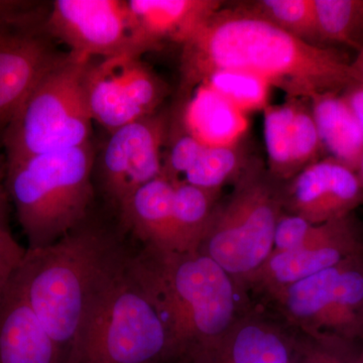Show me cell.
Segmentation results:
<instances>
[{
    "label": "cell",
    "instance_id": "obj_1",
    "mask_svg": "<svg viewBox=\"0 0 363 363\" xmlns=\"http://www.w3.org/2000/svg\"><path fill=\"white\" fill-rule=\"evenodd\" d=\"M222 70L259 76L288 97L310 98L362 82L335 50L298 40L238 2L223 4L182 45V96L187 99Z\"/></svg>",
    "mask_w": 363,
    "mask_h": 363
},
{
    "label": "cell",
    "instance_id": "obj_2",
    "mask_svg": "<svg viewBox=\"0 0 363 363\" xmlns=\"http://www.w3.org/2000/svg\"><path fill=\"white\" fill-rule=\"evenodd\" d=\"M130 255L116 235L88 219L49 247L26 248L14 278L71 363L93 308Z\"/></svg>",
    "mask_w": 363,
    "mask_h": 363
},
{
    "label": "cell",
    "instance_id": "obj_3",
    "mask_svg": "<svg viewBox=\"0 0 363 363\" xmlns=\"http://www.w3.org/2000/svg\"><path fill=\"white\" fill-rule=\"evenodd\" d=\"M128 266L164 325L168 339L164 363H208L233 323L230 274L201 252L147 245L130 252Z\"/></svg>",
    "mask_w": 363,
    "mask_h": 363
},
{
    "label": "cell",
    "instance_id": "obj_4",
    "mask_svg": "<svg viewBox=\"0 0 363 363\" xmlns=\"http://www.w3.org/2000/svg\"><path fill=\"white\" fill-rule=\"evenodd\" d=\"M92 143L7 166V192L28 250L49 247L88 219L94 186Z\"/></svg>",
    "mask_w": 363,
    "mask_h": 363
},
{
    "label": "cell",
    "instance_id": "obj_5",
    "mask_svg": "<svg viewBox=\"0 0 363 363\" xmlns=\"http://www.w3.org/2000/svg\"><path fill=\"white\" fill-rule=\"evenodd\" d=\"M91 60L61 55L33 86L6 125L7 166L91 143L93 121L83 88Z\"/></svg>",
    "mask_w": 363,
    "mask_h": 363
},
{
    "label": "cell",
    "instance_id": "obj_6",
    "mask_svg": "<svg viewBox=\"0 0 363 363\" xmlns=\"http://www.w3.org/2000/svg\"><path fill=\"white\" fill-rule=\"evenodd\" d=\"M281 181L252 157L223 204H217L198 252L228 274L250 276L274 250V233L283 215Z\"/></svg>",
    "mask_w": 363,
    "mask_h": 363
},
{
    "label": "cell",
    "instance_id": "obj_7",
    "mask_svg": "<svg viewBox=\"0 0 363 363\" xmlns=\"http://www.w3.org/2000/svg\"><path fill=\"white\" fill-rule=\"evenodd\" d=\"M128 260L93 308L76 363H164V325Z\"/></svg>",
    "mask_w": 363,
    "mask_h": 363
},
{
    "label": "cell",
    "instance_id": "obj_8",
    "mask_svg": "<svg viewBox=\"0 0 363 363\" xmlns=\"http://www.w3.org/2000/svg\"><path fill=\"white\" fill-rule=\"evenodd\" d=\"M278 293L291 319L318 340H362V255L285 286Z\"/></svg>",
    "mask_w": 363,
    "mask_h": 363
},
{
    "label": "cell",
    "instance_id": "obj_9",
    "mask_svg": "<svg viewBox=\"0 0 363 363\" xmlns=\"http://www.w3.org/2000/svg\"><path fill=\"white\" fill-rule=\"evenodd\" d=\"M45 26L70 52L86 58L145 54L136 40L128 0H56Z\"/></svg>",
    "mask_w": 363,
    "mask_h": 363
},
{
    "label": "cell",
    "instance_id": "obj_10",
    "mask_svg": "<svg viewBox=\"0 0 363 363\" xmlns=\"http://www.w3.org/2000/svg\"><path fill=\"white\" fill-rule=\"evenodd\" d=\"M168 133V118L157 112L109 133L100 155L99 182L117 213L138 189L161 175Z\"/></svg>",
    "mask_w": 363,
    "mask_h": 363
},
{
    "label": "cell",
    "instance_id": "obj_11",
    "mask_svg": "<svg viewBox=\"0 0 363 363\" xmlns=\"http://www.w3.org/2000/svg\"><path fill=\"white\" fill-rule=\"evenodd\" d=\"M284 208L312 224L350 216L363 203L357 173L326 157L294 177L283 190Z\"/></svg>",
    "mask_w": 363,
    "mask_h": 363
},
{
    "label": "cell",
    "instance_id": "obj_12",
    "mask_svg": "<svg viewBox=\"0 0 363 363\" xmlns=\"http://www.w3.org/2000/svg\"><path fill=\"white\" fill-rule=\"evenodd\" d=\"M267 169L281 182L323 159L326 152L313 117L309 98L288 97L264 111Z\"/></svg>",
    "mask_w": 363,
    "mask_h": 363
},
{
    "label": "cell",
    "instance_id": "obj_13",
    "mask_svg": "<svg viewBox=\"0 0 363 363\" xmlns=\"http://www.w3.org/2000/svg\"><path fill=\"white\" fill-rule=\"evenodd\" d=\"M0 23V123H9L33 86L61 55L30 28Z\"/></svg>",
    "mask_w": 363,
    "mask_h": 363
},
{
    "label": "cell",
    "instance_id": "obj_14",
    "mask_svg": "<svg viewBox=\"0 0 363 363\" xmlns=\"http://www.w3.org/2000/svg\"><path fill=\"white\" fill-rule=\"evenodd\" d=\"M0 363H71L35 316L14 276L0 295Z\"/></svg>",
    "mask_w": 363,
    "mask_h": 363
},
{
    "label": "cell",
    "instance_id": "obj_15",
    "mask_svg": "<svg viewBox=\"0 0 363 363\" xmlns=\"http://www.w3.org/2000/svg\"><path fill=\"white\" fill-rule=\"evenodd\" d=\"M223 4L217 0H128L143 52L159 49L167 42L183 45Z\"/></svg>",
    "mask_w": 363,
    "mask_h": 363
},
{
    "label": "cell",
    "instance_id": "obj_16",
    "mask_svg": "<svg viewBox=\"0 0 363 363\" xmlns=\"http://www.w3.org/2000/svg\"><path fill=\"white\" fill-rule=\"evenodd\" d=\"M174 186L160 175L138 189L118 211L121 225L143 245L184 252L174 220Z\"/></svg>",
    "mask_w": 363,
    "mask_h": 363
},
{
    "label": "cell",
    "instance_id": "obj_17",
    "mask_svg": "<svg viewBox=\"0 0 363 363\" xmlns=\"http://www.w3.org/2000/svg\"><path fill=\"white\" fill-rule=\"evenodd\" d=\"M184 130L206 147L240 143L247 133V114L236 108L206 84L196 88L186 99Z\"/></svg>",
    "mask_w": 363,
    "mask_h": 363
},
{
    "label": "cell",
    "instance_id": "obj_18",
    "mask_svg": "<svg viewBox=\"0 0 363 363\" xmlns=\"http://www.w3.org/2000/svg\"><path fill=\"white\" fill-rule=\"evenodd\" d=\"M309 101L325 150L357 173L363 159V130L341 91L317 93Z\"/></svg>",
    "mask_w": 363,
    "mask_h": 363
},
{
    "label": "cell",
    "instance_id": "obj_19",
    "mask_svg": "<svg viewBox=\"0 0 363 363\" xmlns=\"http://www.w3.org/2000/svg\"><path fill=\"white\" fill-rule=\"evenodd\" d=\"M358 255H362L358 238L322 247L272 252L252 277L281 290Z\"/></svg>",
    "mask_w": 363,
    "mask_h": 363
},
{
    "label": "cell",
    "instance_id": "obj_20",
    "mask_svg": "<svg viewBox=\"0 0 363 363\" xmlns=\"http://www.w3.org/2000/svg\"><path fill=\"white\" fill-rule=\"evenodd\" d=\"M83 88L91 118L109 133L145 117L133 104L104 60L97 64L91 60L83 78Z\"/></svg>",
    "mask_w": 363,
    "mask_h": 363
},
{
    "label": "cell",
    "instance_id": "obj_21",
    "mask_svg": "<svg viewBox=\"0 0 363 363\" xmlns=\"http://www.w3.org/2000/svg\"><path fill=\"white\" fill-rule=\"evenodd\" d=\"M208 363H293L292 353L276 332L248 324L228 333Z\"/></svg>",
    "mask_w": 363,
    "mask_h": 363
},
{
    "label": "cell",
    "instance_id": "obj_22",
    "mask_svg": "<svg viewBox=\"0 0 363 363\" xmlns=\"http://www.w3.org/2000/svg\"><path fill=\"white\" fill-rule=\"evenodd\" d=\"M219 192L196 187L186 182L174 186V220L184 252L199 250L217 206Z\"/></svg>",
    "mask_w": 363,
    "mask_h": 363
},
{
    "label": "cell",
    "instance_id": "obj_23",
    "mask_svg": "<svg viewBox=\"0 0 363 363\" xmlns=\"http://www.w3.org/2000/svg\"><path fill=\"white\" fill-rule=\"evenodd\" d=\"M322 47L345 45L363 49V0H314Z\"/></svg>",
    "mask_w": 363,
    "mask_h": 363
},
{
    "label": "cell",
    "instance_id": "obj_24",
    "mask_svg": "<svg viewBox=\"0 0 363 363\" xmlns=\"http://www.w3.org/2000/svg\"><path fill=\"white\" fill-rule=\"evenodd\" d=\"M133 104L145 116L156 113L169 94L168 85L140 57L121 56L104 59Z\"/></svg>",
    "mask_w": 363,
    "mask_h": 363
},
{
    "label": "cell",
    "instance_id": "obj_25",
    "mask_svg": "<svg viewBox=\"0 0 363 363\" xmlns=\"http://www.w3.org/2000/svg\"><path fill=\"white\" fill-rule=\"evenodd\" d=\"M238 4L297 39L322 47L318 35L314 0H253Z\"/></svg>",
    "mask_w": 363,
    "mask_h": 363
},
{
    "label": "cell",
    "instance_id": "obj_26",
    "mask_svg": "<svg viewBox=\"0 0 363 363\" xmlns=\"http://www.w3.org/2000/svg\"><path fill=\"white\" fill-rule=\"evenodd\" d=\"M252 157H248L240 143L224 147H205L201 156L181 182L220 192L228 182H235L247 168Z\"/></svg>",
    "mask_w": 363,
    "mask_h": 363
},
{
    "label": "cell",
    "instance_id": "obj_27",
    "mask_svg": "<svg viewBox=\"0 0 363 363\" xmlns=\"http://www.w3.org/2000/svg\"><path fill=\"white\" fill-rule=\"evenodd\" d=\"M202 84L209 86L245 114L264 111L269 105L272 86L264 79L247 72L217 71Z\"/></svg>",
    "mask_w": 363,
    "mask_h": 363
},
{
    "label": "cell",
    "instance_id": "obj_28",
    "mask_svg": "<svg viewBox=\"0 0 363 363\" xmlns=\"http://www.w3.org/2000/svg\"><path fill=\"white\" fill-rule=\"evenodd\" d=\"M206 145L185 130L172 140L166 157H162L161 175L172 183L181 182L186 173L194 166Z\"/></svg>",
    "mask_w": 363,
    "mask_h": 363
},
{
    "label": "cell",
    "instance_id": "obj_29",
    "mask_svg": "<svg viewBox=\"0 0 363 363\" xmlns=\"http://www.w3.org/2000/svg\"><path fill=\"white\" fill-rule=\"evenodd\" d=\"M4 210L0 209V295L13 279L26 252L7 228Z\"/></svg>",
    "mask_w": 363,
    "mask_h": 363
},
{
    "label": "cell",
    "instance_id": "obj_30",
    "mask_svg": "<svg viewBox=\"0 0 363 363\" xmlns=\"http://www.w3.org/2000/svg\"><path fill=\"white\" fill-rule=\"evenodd\" d=\"M319 342V345L309 348L298 363H352L359 344L341 340Z\"/></svg>",
    "mask_w": 363,
    "mask_h": 363
},
{
    "label": "cell",
    "instance_id": "obj_31",
    "mask_svg": "<svg viewBox=\"0 0 363 363\" xmlns=\"http://www.w3.org/2000/svg\"><path fill=\"white\" fill-rule=\"evenodd\" d=\"M341 94L363 130V83L358 82L350 86L341 91Z\"/></svg>",
    "mask_w": 363,
    "mask_h": 363
},
{
    "label": "cell",
    "instance_id": "obj_32",
    "mask_svg": "<svg viewBox=\"0 0 363 363\" xmlns=\"http://www.w3.org/2000/svg\"><path fill=\"white\" fill-rule=\"evenodd\" d=\"M353 70L357 74L358 78L363 83V49L358 52L357 58L351 63Z\"/></svg>",
    "mask_w": 363,
    "mask_h": 363
},
{
    "label": "cell",
    "instance_id": "obj_33",
    "mask_svg": "<svg viewBox=\"0 0 363 363\" xmlns=\"http://www.w3.org/2000/svg\"><path fill=\"white\" fill-rule=\"evenodd\" d=\"M352 363H363V339L358 344L357 354H355Z\"/></svg>",
    "mask_w": 363,
    "mask_h": 363
},
{
    "label": "cell",
    "instance_id": "obj_34",
    "mask_svg": "<svg viewBox=\"0 0 363 363\" xmlns=\"http://www.w3.org/2000/svg\"><path fill=\"white\" fill-rule=\"evenodd\" d=\"M357 175L358 180L360 182V185H362L363 188V159L362 162H360L359 168L357 169Z\"/></svg>",
    "mask_w": 363,
    "mask_h": 363
},
{
    "label": "cell",
    "instance_id": "obj_35",
    "mask_svg": "<svg viewBox=\"0 0 363 363\" xmlns=\"http://www.w3.org/2000/svg\"><path fill=\"white\" fill-rule=\"evenodd\" d=\"M0 209H6V196L1 186H0Z\"/></svg>",
    "mask_w": 363,
    "mask_h": 363
}]
</instances>
